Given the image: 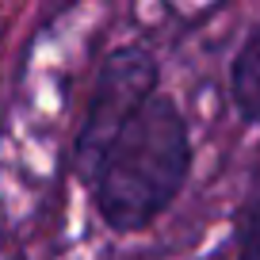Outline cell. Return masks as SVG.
<instances>
[{"label":"cell","mask_w":260,"mask_h":260,"mask_svg":"<svg viewBox=\"0 0 260 260\" xmlns=\"http://www.w3.org/2000/svg\"><path fill=\"white\" fill-rule=\"evenodd\" d=\"M191 122L176 96L161 88L107 142V149L81 184L104 230L126 237L157 226L176 207L191 180Z\"/></svg>","instance_id":"1"},{"label":"cell","mask_w":260,"mask_h":260,"mask_svg":"<svg viewBox=\"0 0 260 260\" xmlns=\"http://www.w3.org/2000/svg\"><path fill=\"white\" fill-rule=\"evenodd\" d=\"M161 92V61L153 57V50L126 42L115 46L104 57L92 84V96L84 104L81 130L73 138V169L77 176H88L92 165L100 161V153L107 149V142L126 126L149 100Z\"/></svg>","instance_id":"2"},{"label":"cell","mask_w":260,"mask_h":260,"mask_svg":"<svg viewBox=\"0 0 260 260\" xmlns=\"http://www.w3.org/2000/svg\"><path fill=\"white\" fill-rule=\"evenodd\" d=\"M230 104L245 126H260V19L249 27L237 54L230 57Z\"/></svg>","instance_id":"3"},{"label":"cell","mask_w":260,"mask_h":260,"mask_svg":"<svg viewBox=\"0 0 260 260\" xmlns=\"http://www.w3.org/2000/svg\"><path fill=\"white\" fill-rule=\"evenodd\" d=\"M234 249L237 260H260V169H252V180L234 211Z\"/></svg>","instance_id":"4"}]
</instances>
